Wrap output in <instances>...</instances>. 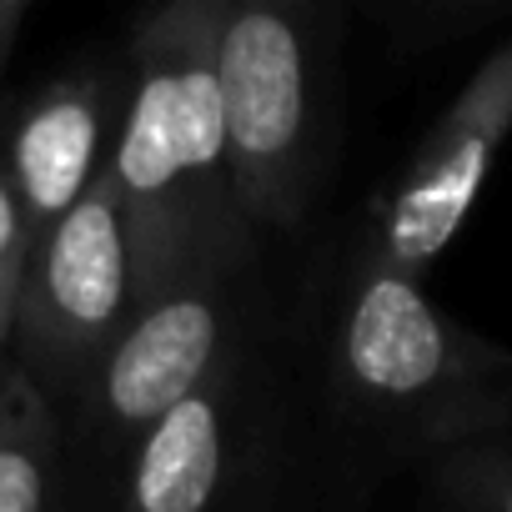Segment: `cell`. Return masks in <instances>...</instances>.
Returning <instances> with one entry per match:
<instances>
[{
  "label": "cell",
  "instance_id": "obj_1",
  "mask_svg": "<svg viewBox=\"0 0 512 512\" xmlns=\"http://www.w3.org/2000/svg\"><path fill=\"white\" fill-rule=\"evenodd\" d=\"M106 161L131 226L136 297H151L186 272H221L246 216L226 166L216 0L146 6Z\"/></svg>",
  "mask_w": 512,
  "mask_h": 512
},
{
  "label": "cell",
  "instance_id": "obj_2",
  "mask_svg": "<svg viewBox=\"0 0 512 512\" xmlns=\"http://www.w3.org/2000/svg\"><path fill=\"white\" fill-rule=\"evenodd\" d=\"M337 372L357 412L422 457L512 422V352L452 322L417 272L377 251L337 322Z\"/></svg>",
  "mask_w": 512,
  "mask_h": 512
},
{
  "label": "cell",
  "instance_id": "obj_3",
  "mask_svg": "<svg viewBox=\"0 0 512 512\" xmlns=\"http://www.w3.org/2000/svg\"><path fill=\"white\" fill-rule=\"evenodd\" d=\"M216 76L241 216L297 221L317 171V0H216Z\"/></svg>",
  "mask_w": 512,
  "mask_h": 512
},
{
  "label": "cell",
  "instance_id": "obj_4",
  "mask_svg": "<svg viewBox=\"0 0 512 512\" xmlns=\"http://www.w3.org/2000/svg\"><path fill=\"white\" fill-rule=\"evenodd\" d=\"M136 302L131 226L111 161L96 166L86 191L31 241L16 292L11 352L46 387H86L101 347L116 337Z\"/></svg>",
  "mask_w": 512,
  "mask_h": 512
},
{
  "label": "cell",
  "instance_id": "obj_5",
  "mask_svg": "<svg viewBox=\"0 0 512 512\" xmlns=\"http://www.w3.org/2000/svg\"><path fill=\"white\" fill-rule=\"evenodd\" d=\"M512 136V36L472 71L417 156L402 166L377 206V256L407 272H427L477 206L502 141Z\"/></svg>",
  "mask_w": 512,
  "mask_h": 512
},
{
  "label": "cell",
  "instance_id": "obj_6",
  "mask_svg": "<svg viewBox=\"0 0 512 512\" xmlns=\"http://www.w3.org/2000/svg\"><path fill=\"white\" fill-rule=\"evenodd\" d=\"M216 362H226L221 272H186L136 297L86 377L101 437L131 442L151 417L206 382Z\"/></svg>",
  "mask_w": 512,
  "mask_h": 512
},
{
  "label": "cell",
  "instance_id": "obj_7",
  "mask_svg": "<svg viewBox=\"0 0 512 512\" xmlns=\"http://www.w3.org/2000/svg\"><path fill=\"white\" fill-rule=\"evenodd\" d=\"M0 161L36 241L106 161V86L96 76H66L46 86L16 116Z\"/></svg>",
  "mask_w": 512,
  "mask_h": 512
},
{
  "label": "cell",
  "instance_id": "obj_8",
  "mask_svg": "<svg viewBox=\"0 0 512 512\" xmlns=\"http://www.w3.org/2000/svg\"><path fill=\"white\" fill-rule=\"evenodd\" d=\"M231 362H216L206 382L176 397L131 437L126 497L141 512H201L226 477V402Z\"/></svg>",
  "mask_w": 512,
  "mask_h": 512
},
{
  "label": "cell",
  "instance_id": "obj_9",
  "mask_svg": "<svg viewBox=\"0 0 512 512\" xmlns=\"http://www.w3.org/2000/svg\"><path fill=\"white\" fill-rule=\"evenodd\" d=\"M56 482L51 392L6 357L0 367V512H36Z\"/></svg>",
  "mask_w": 512,
  "mask_h": 512
},
{
  "label": "cell",
  "instance_id": "obj_10",
  "mask_svg": "<svg viewBox=\"0 0 512 512\" xmlns=\"http://www.w3.org/2000/svg\"><path fill=\"white\" fill-rule=\"evenodd\" d=\"M427 487L467 512H512V422L427 452Z\"/></svg>",
  "mask_w": 512,
  "mask_h": 512
},
{
  "label": "cell",
  "instance_id": "obj_11",
  "mask_svg": "<svg viewBox=\"0 0 512 512\" xmlns=\"http://www.w3.org/2000/svg\"><path fill=\"white\" fill-rule=\"evenodd\" d=\"M26 251H31V226L26 211L16 201V186L0 161V322H16V292H21V272H26Z\"/></svg>",
  "mask_w": 512,
  "mask_h": 512
},
{
  "label": "cell",
  "instance_id": "obj_12",
  "mask_svg": "<svg viewBox=\"0 0 512 512\" xmlns=\"http://www.w3.org/2000/svg\"><path fill=\"white\" fill-rule=\"evenodd\" d=\"M21 11L26 0H0V66L11 56V41H16V26H21Z\"/></svg>",
  "mask_w": 512,
  "mask_h": 512
},
{
  "label": "cell",
  "instance_id": "obj_13",
  "mask_svg": "<svg viewBox=\"0 0 512 512\" xmlns=\"http://www.w3.org/2000/svg\"><path fill=\"white\" fill-rule=\"evenodd\" d=\"M6 357H11V327L0 322V367H6Z\"/></svg>",
  "mask_w": 512,
  "mask_h": 512
}]
</instances>
